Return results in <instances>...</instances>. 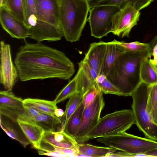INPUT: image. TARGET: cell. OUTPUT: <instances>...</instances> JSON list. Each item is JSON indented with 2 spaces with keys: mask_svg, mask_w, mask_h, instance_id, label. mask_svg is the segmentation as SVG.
Returning <instances> with one entry per match:
<instances>
[{
  "mask_svg": "<svg viewBox=\"0 0 157 157\" xmlns=\"http://www.w3.org/2000/svg\"><path fill=\"white\" fill-rule=\"evenodd\" d=\"M14 63L22 81L50 78L67 80L75 71L74 64L63 52L41 42L25 41L19 48Z\"/></svg>",
  "mask_w": 157,
  "mask_h": 157,
  "instance_id": "obj_1",
  "label": "cell"
},
{
  "mask_svg": "<svg viewBox=\"0 0 157 157\" xmlns=\"http://www.w3.org/2000/svg\"><path fill=\"white\" fill-rule=\"evenodd\" d=\"M151 56L150 49L135 52L124 51L116 58L106 76L123 96H131L142 82L141 63Z\"/></svg>",
  "mask_w": 157,
  "mask_h": 157,
  "instance_id": "obj_2",
  "label": "cell"
},
{
  "mask_svg": "<svg viewBox=\"0 0 157 157\" xmlns=\"http://www.w3.org/2000/svg\"><path fill=\"white\" fill-rule=\"evenodd\" d=\"M59 23L63 36L71 42L79 40L90 9L87 0H59Z\"/></svg>",
  "mask_w": 157,
  "mask_h": 157,
  "instance_id": "obj_3",
  "label": "cell"
},
{
  "mask_svg": "<svg viewBox=\"0 0 157 157\" xmlns=\"http://www.w3.org/2000/svg\"><path fill=\"white\" fill-rule=\"evenodd\" d=\"M135 124L136 120L132 109L115 111L100 118L97 124L81 144L91 139L125 132Z\"/></svg>",
  "mask_w": 157,
  "mask_h": 157,
  "instance_id": "obj_4",
  "label": "cell"
},
{
  "mask_svg": "<svg viewBox=\"0 0 157 157\" xmlns=\"http://www.w3.org/2000/svg\"><path fill=\"white\" fill-rule=\"evenodd\" d=\"M98 142L131 154H144L157 149V141L129 134L125 132L98 138Z\"/></svg>",
  "mask_w": 157,
  "mask_h": 157,
  "instance_id": "obj_5",
  "label": "cell"
},
{
  "mask_svg": "<svg viewBox=\"0 0 157 157\" xmlns=\"http://www.w3.org/2000/svg\"><path fill=\"white\" fill-rule=\"evenodd\" d=\"M148 86L142 82L133 92L131 107L139 130L147 138L157 141V124L147 109Z\"/></svg>",
  "mask_w": 157,
  "mask_h": 157,
  "instance_id": "obj_6",
  "label": "cell"
},
{
  "mask_svg": "<svg viewBox=\"0 0 157 157\" xmlns=\"http://www.w3.org/2000/svg\"><path fill=\"white\" fill-rule=\"evenodd\" d=\"M112 5H101L91 8L87 18L91 35L101 38L111 32L113 16L120 9Z\"/></svg>",
  "mask_w": 157,
  "mask_h": 157,
  "instance_id": "obj_7",
  "label": "cell"
},
{
  "mask_svg": "<svg viewBox=\"0 0 157 157\" xmlns=\"http://www.w3.org/2000/svg\"><path fill=\"white\" fill-rule=\"evenodd\" d=\"M140 14L131 2H127L113 16L111 33L121 38L129 37L131 29L139 20Z\"/></svg>",
  "mask_w": 157,
  "mask_h": 157,
  "instance_id": "obj_8",
  "label": "cell"
},
{
  "mask_svg": "<svg viewBox=\"0 0 157 157\" xmlns=\"http://www.w3.org/2000/svg\"><path fill=\"white\" fill-rule=\"evenodd\" d=\"M105 105L103 93L101 90L94 101L84 108L80 124L73 137L77 143L81 144L97 124Z\"/></svg>",
  "mask_w": 157,
  "mask_h": 157,
  "instance_id": "obj_9",
  "label": "cell"
},
{
  "mask_svg": "<svg viewBox=\"0 0 157 157\" xmlns=\"http://www.w3.org/2000/svg\"><path fill=\"white\" fill-rule=\"evenodd\" d=\"M0 82L6 90L12 91L19 78L17 68L12 59L10 44L0 41Z\"/></svg>",
  "mask_w": 157,
  "mask_h": 157,
  "instance_id": "obj_10",
  "label": "cell"
},
{
  "mask_svg": "<svg viewBox=\"0 0 157 157\" xmlns=\"http://www.w3.org/2000/svg\"><path fill=\"white\" fill-rule=\"evenodd\" d=\"M23 100L15 96L11 91L0 92V113L13 122L25 112Z\"/></svg>",
  "mask_w": 157,
  "mask_h": 157,
  "instance_id": "obj_11",
  "label": "cell"
},
{
  "mask_svg": "<svg viewBox=\"0 0 157 157\" xmlns=\"http://www.w3.org/2000/svg\"><path fill=\"white\" fill-rule=\"evenodd\" d=\"M0 22L2 28L11 37L19 39L29 37V27L4 6L0 7Z\"/></svg>",
  "mask_w": 157,
  "mask_h": 157,
  "instance_id": "obj_12",
  "label": "cell"
},
{
  "mask_svg": "<svg viewBox=\"0 0 157 157\" xmlns=\"http://www.w3.org/2000/svg\"><path fill=\"white\" fill-rule=\"evenodd\" d=\"M34 0L38 19L61 29L59 23L58 0Z\"/></svg>",
  "mask_w": 157,
  "mask_h": 157,
  "instance_id": "obj_13",
  "label": "cell"
},
{
  "mask_svg": "<svg viewBox=\"0 0 157 157\" xmlns=\"http://www.w3.org/2000/svg\"><path fill=\"white\" fill-rule=\"evenodd\" d=\"M63 35L61 29L38 19L35 25L29 29V37L37 41H54L61 40Z\"/></svg>",
  "mask_w": 157,
  "mask_h": 157,
  "instance_id": "obj_14",
  "label": "cell"
},
{
  "mask_svg": "<svg viewBox=\"0 0 157 157\" xmlns=\"http://www.w3.org/2000/svg\"><path fill=\"white\" fill-rule=\"evenodd\" d=\"M106 48V42L92 43L84 58L98 75L103 74Z\"/></svg>",
  "mask_w": 157,
  "mask_h": 157,
  "instance_id": "obj_15",
  "label": "cell"
},
{
  "mask_svg": "<svg viewBox=\"0 0 157 157\" xmlns=\"http://www.w3.org/2000/svg\"><path fill=\"white\" fill-rule=\"evenodd\" d=\"M17 123L27 140L35 149H40V144L44 131L30 119L20 117Z\"/></svg>",
  "mask_w": 157,
  "mask_h": 157,
  "instance_id": "obj_16",
  "label": "cell"
},
{
  "mask_svg": "<svg viewBox=\"0 0 157 157\" xmlns=\"http://www.w3.org/2000/svg\"><path fill=\"white\" fill-rule=\"evenodd\" d=\"M41 142L59 147L78 150V143L63 130L59 132L44 131Z\"/></svg>",
  "mask_w": 157,
  "mask_h": 157,
  "instance_id": "obj_17",
  "label": "cell"
},
{
  "mask_svg": "<svg viewBox=\"0 0 157 157\" xmlns=\"http://www.w3.org/2000/svg\"><path fill=\"white\" fill-rule=\"evenodd\" d=\"M30 120L40 126L44 131L59 132L63 130L60 118L56 116L41 112L38 116Z\"/></svg>",
  "mask_w": 157,
  "mask_h": 157,
  "instance_id": "obj_18",
  "label": "cell"
},
{
  "mask_svg": "<svg viewBox=\"0 0 157 157\" xmlns=\"http://www.w3.org/2000/svg\"><path fill=\"white\" fill-rule=\"evenodd\" d=\"M77 156L106 157L117 150L110 147H102L89 144H78Z\"/></svg>",
  "mask_w": 157,
  "mask_h": 157,
  "instance_id": "obj_19",
  "label": "cell"
},
{
  "mask_svg": "<svg viewBox=\"0 0 157 157\" xmlns=\"http://www.w3.org/2000/svg\"><path fill=\"white\" fill-rule=\"evenodd\" d=\"M24 107H31L36 109L40 112L55 116V110L57 108L54 101L28 98L23 101Z\"/></svg>",
  "mask_w": 157,
  "mask_h": 157,
  "instance_id": "obj_20",
  "label": "cell"
},
{
  "mask_svg": "<svg viewBox=\"0 0 157 157\" xmlns=\"http://www.w3.org/2000/svg\"><path fill=\"white\" fill-rule=\"evenodd\" d=\"M140 76L142 82L148 86L157 84V73L149 58H146L142 61L140 67Z\"/></svg>",
  "mask_w": 157,
  "mask_h": 157,
  "instance_id": "obj_21",
  "label": "cell"
},
{
  "mask_svg": "<svg viewBox=\"0 0 157 157\" xmlns=\"http://www.w3.org/2000/svg\"><path fill=\"white\" fill-rule=\"evenodd\" d=\"M84 109L82 101L63 129L65 133L73 138L80 124Z\"/></svg>",
  "mask_w": 157,
  "mask_h": 157,
  "instance_id": "obj_22",
  "label": "cell"
},
{
  "mask_svg": "<svg viewBox=\"0 0 157 157\" xmlns=\"http://www.w3.org/2000/svg\"><path fill=\"white\" fill-rule=\"evenodd\" d=\"M106 51L103 68V74L106 76L116 59L124 50L120 46L109 42H106Z\"/></svg>",
  "mask_w": 157,
  "mask_h": 157,
  "instance_id": "obj_23",
  "label": "cell"
},
{
  "mask_svg": "<svg viewBox=\"0 0 157 157\" xmlns=\"http://www.w3.org/2000/svg\"><path fill=\"white\" fill-rule=\"evenodd\" d=\"M82 95L77 91L70 98L66 105L64 114L62 117H60L63 126V130L70 117L82 101Z\"/></svg>",
  "mask_w": 157,
  "mask_h": 157,
  "instance_id": "obj_24",
  "label": "cell"
},
{
  "mask_svg": "<svg viewBox=\"0 0 157 157\" xmlns=\"http://www.w3.org/2000/svg\"><path fill=\"white\" fill-rule=\"evenodd\" d=\"M78 72L75 76L77 83V91L83 95L90 87L95 82V81L81 66H78Z\"/></svg>",
  "mask_w": 157,
  "mask_h": 157,
  "instance_id": "obj_25",
  "label": "cell"
},
{
  "mask_svg": "<svg viewBox=\"0 0 157 157\" xmlns=\"http://www.w3.org/2000/svg\"><path fill=\"white\" fill-rule=\"evenodd\" d=\"M147 109L157 124V84L148 86Z\"/></svg>",
  "mask_w": 157,
  "mask_h": 157,
  "instance_id": "obj_26",
  "label": "cell"
},
{
  "mask_svg": "<svg viewBox=\"0 0 157 157\" xmlns=\"http://www.w3.org/2000/svg\"><path fill=\"white\" fill-rule=\"evenodd\" d=\"M25 23L30 28L36 25L38 18L34 0H22Z\"/></svg>",
  "mask_w": 157,
  "mask_h": 157,
  "instance_id": "obj_27",
  "label": "cell"
},
{
  "mask_svg": "<svg viewBox=\"0 0 157 157\" xmlns=\"http://www.w3.org/2000/svg\"><path fill=\"white\" fill-rule=\"evenodd\" d=\"M95 81L103 93L123 96L118 88L109 81L104 74L98 75Z\"/></svg>",
  "mask_w": 157,
  "mask_h": 157,
  "instance_id": "obj_28",
  "label": "cell"
},
{
  "mask_svg": "<svg viewBox=\"0 0 157 157\" xmlns=\"http://www.w3.org/2000/svg\"><path fill=\"white\" fill-rule=\"evenodd\" d=\"M109 42L116 44L121 47L124 51L128 52H137L150 49L148 43H143L138 41L127 42L114 39Z\"/></svg>",
  "mask_w": 157,
  "mask_h": 157,
  "instance_id": "obj_29",
  "label": "cell"
},
{
  "mask_svg": "<svg viewBox=\"0 0 157 157\" xmlns=\"http://www.w3.org/2000/svg\"><path fill=\"white\" fill-rule=\"evenodd\" d=\"M2 6L18 19L25 23L22 0H6Z\"/></svg>",
  "mask_w": 157,
  "mask_h": 157,
  "instance_id": "obj_30",
  "label": "cell"
},
{
  "mask_svg": "<svg viewBox=\"0 0 157 157\" xmlns=\"http://www.w3.org/2000/svg\"><path fill=\"white\" fill-rule=\"evenodd\" d=\"M77 91L75 76L62 90L54 101L57 104L70 98Z\"/></svg>",
  "mask_w": 157,
  "mask_h": 157,
  "instance_id": "obj_31",
  "label": "cell"
},
{
  "mask_svg": "<svg viewBox=\"0 0 157 157\" xmlns=\"http://www.w3.org/2000/svg\"><path fill=\"white\" fill-rule=\"evenodd\" d=\"M0 124L2 128L10 138L18 141L24 147L30 143L27 139L22 137L15 130L5 123L1 119Z\"/></svg>",
  "mask_w": 157,
  "mask_h": 157,
  "instance_id": "obj_32",
  "label": "cell"
},
{
  "mask_svg": "<svg viewBox=\"0 0 157 157\" xmlns=\"http://www.w3.org/2000/svg\"><path fill=\"white\" fill-rule=\"evenodd\" d=\"M90 8L101 5H112L121 8L127 2L132 0H87Z\"/></svg>",
  "mask_w": 157,
  "mask_h": 157,
  "instance_id": "obj_33",
  "label": "cell"
},
{
  "mask_svg": "<svg viewBox=\"0 0 157 157\" xmlns=\"http://www.w3.org/2000/svg\"><path fill=\"white\" fill-rule=\"evenodd\" d=\"M101 90L95 82L83 95L82 102L84 108L88 106L94 101L98 93Z\"/></svg>",
  "mask_w": 157,
  "mask_h": 157,
  "instance_id": "obj_34",
  "label": "cell"
},
{
  "mask_svg": "<svg viewBox=\"0 0 157 157\" xmlns=\"http://www.w3.org/2000/svg\"><path fill=\"white\" fill-rule=\"evenodd\" d=\"M148 43L150 46L151 56L153 58L152 60L157 61V35L155 36Z\"/></svg>",
  "mask_w": 157,
  "mask_h": 157,
  "instance_id": "obj_35",
  "label": "cell"
},
{
  "mask_svg": "<svg viewBox=\"0 0 157 157\" xmlns=\"http://www.w3.org/2000/svg\"><path fill=\"white\" fill-rule=\"evenodd\" d=\"M106 157H148L149 156L144 154H131L125 152H114L108 155Z\"/></svg>",
  "mask_w": 157,
  "mask_h": 157,
  "instance_id": "obj_36",
  "label": "cell"
},
{
  "mask_svg": "<svg viewBox=\"0 0 157 157\" xmlns=\"http://www.w3.org/2000/svg\"><path fill=\"white\" fill-rule=\"evenodd\" d=\"M64 112L62 109L57 108L55 110L54 113L56 117H61L63 115Z\"/></svg>",
  "mask_w": 157,
  "mask_h": 157,
  "instance_id": "obj_37",
  "label": "cell"
},
{
  "mask_svg": "<svg viewBox=\"0 0 157 157\" xmlns=\"http://www.w3.org/2000/svg\"><path fill=\"white\" fill-rule=\"evenodd\" d=\"M146 154L151 157H157V149L149 151L146 153Z\"/></svg>",
  "mask_w": 157,
  "mask_h": 157,
  "instance_id": "obj_38",
  "label": "cell"
},
{
  "mask_svg": "<svg viewBox=\"0 0 157 157\" xmlns=\"http://www.w3.org/2000/svg\"><path fill=\"white\" fill-rule=\"evenodd\" d=\"M150 60L157 73V61H154L151 59H150Z\"/></svg>",
  "mask_w": 157,
  "mask_h": 157,
  "instance_id": "obj_39",
  "label": "cell"
},
{
  "mask_svg": "<svg viewBox=\"0 0 157 157\" xmlns=\"http://www.w3.org/2000/svg\"><path fill=\"white\" fill-rule=\"evenodd\" d=\"M3 0H0V6L2 5Z\"/></svg>",
  "mask_w": 157,
  "mask_h": 157,
  "instance_id": "obj_40",
  "label": "cell"
},
{
  "mask_svg": "<svg viewBox=\"0 0 157 157\" xmlns=\"http://www.w3.org/2000/svg\"><path fill=\"white\" fill-rule=\"evenodd\" d=\"M148 2L151 3L154 0H147Z\"/></svg>",
  "mask_w": 157,
  "mask_h": 157,
  "instance_id": "obj_41",
  "label": "cell"
},
{
  "mask_svg": "<svg viewBox=\"0 0 157 157\" xmlns=\"http://www.w3.org/2000/svg\"><path fill=\"white\" fill-rule=\"evenodd\" d=\"M6 0H3V3H2V5L1 6H3V4H4V3H5V1H6Z\"/></svg>",
  "mask_w": 157,
  "mask_h": 157,
  "instance_id": "obj_42",
  "label": "cell"
},
{
  "mask_svg": "<svg viewBox=\"0 0 157 157\" xmlns=\"http://www.w3.org/2000/svg\"><path fill=\"white\" fill-rule=\"evenodd\" d=\"M59 0H58V1H59Z\"/></svg>",
  "mask_w": 157,
  "mask_h": 157,
  "instance_id": "obj_43",
  "label": "cell"
}]
</instances>
